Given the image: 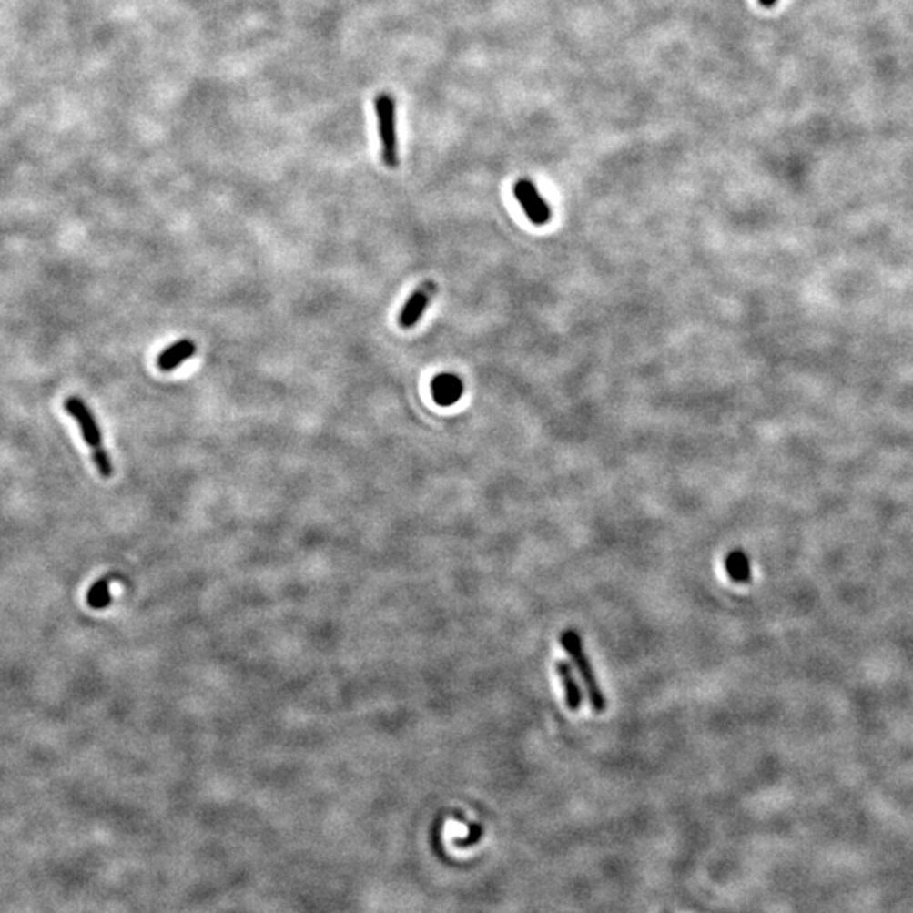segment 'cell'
I'll use <instances>...</instances> for the list:
<instances>
[{"mask_svg":"<svg viewBox=\"0 0 913 913\" xmlns=\"http://www.w3.org/2000/svg\"><path fill=\"white\" fill-rule=\"evenodd\" d=\"M759 4H761L763 7H773V5L776 4V0H759Z\"/></svg>","mask_w":913,"mask_h":913,"instance_id":"7c38bea8","label":"cell"},{"mask_svg":"<svg viewBox=\"0 0 913 913\" xmlns=\"http://www.w3.org/2000/svg\"><path fill=\"white\" fill-rule=\"evenodd\" d=\"M463 394V382L455 374H439L431 380V396L439 406H451L457 403Z\"/></svg>","mask_w":913,"mask_h":913,"instance_id":"8992f818","label":"cell"},{"mask_svg":"<svg viewBox=\"0 0 913 913\" xmlns=\"http://www.w3.org/2000/svg\"><path fill=\"white\" fill-rule=\"evenodd\" d=\"M195 352H197L195 342H191L188 339L178 340V342L169 345L157 356V368L165 372H171V370L178 369L185 360L195 356Z\"/></svg>","mask_w":913,"mask_h":913,"instance_id":"52a82bcc","label":"cell"},{"mask_svg":"<svg viewBox=\"0 0 913 913\" xmlns=\"http://www.w3.org/2000/svg\"><path fill=\"white\" fill-rule=\"evenodd\" d=\"M374 110L380 129V157L388 167L400 163L398 155V132H396V100L390 94H380L374 100Z\"/></svg>","mask_w":913,"mask_h":913,"instance_id":"7a4b0ae2","label":"cell"},{"mask_svg":"<svg viewBox=\"0 0 913 913\" xmlns=\"http://www.w3.org/2000/svg\"><path fill=\"white\" fill-rule=\"evenodd\" d=\"M65 410L66 413L75 418L76 425L80 427V431H82V437H84L85 443L92 449V451H96L102 447V431H100V427L96 423V418L92 410L86 406L82 398L78 396H70L65 400Z\"/></svg>","mask_w":913,"mask_h":913,"instance_id":"3957f363","label":"cell"},{"mask_svg":"<svg viewBox=\"0 0 913 913\" xmlns=\"http://www.w3.org/2000/svg\"><path fill=\"white\" fill-rule=\"evenodd\" d=\"M431 293H433V286L431 283H427L423 288H418L415 293L408 298V301L404 303L401 313L398 317L401 329H413L416 323L423 319L428 305H430V299H431Z\"/></svg>","mask_w":913,"mask_h":913,"instance_id":"5b68a950","label":"cell"},{"mask_svg":"<svg viewBox=\"0 0 913 913\" xmlns=\"http://www.w3.org/2000/svg\"><path fill=\"white\" fill-rule=\"evenodd\" d=\"M555 672H557L558 678L562 682V687H563V694H565V705L569 707L570 711H579L582 707V702H583V695H582V688L577 682V678L573 676V670L572 666L567 662H557L555 664Z\"/></svg>","mask_w":913,"mask_h":913,"instance_id":"ba28073f","label":"cell"},{"mask_svg":"<svg viewBox=\"0 0 913 913\" xmlns=\"http://www.w3.org/2000/svg\"><path fill=\"white\" fill-rule=\"evenodd\" d=\"M560 644H562V648L565 650V653L569 654L572 664H575V668L579 670L582 684H583V687L587 690V695H589V700H591V705H593V711L604 712L605 707H607L604 694H603L601 685H599V682H597V676L593 674L591 660H589V658H587V654H585L581 636H579L575 631L567 629V631H563V633L560 634Z\"/></svg>","mask_w":913,"mask_h":913,"instance_id":"6da1fadb","label":"cell"},{"mask_svg":"<svg viewBox=\"0 0 913 913\" xmlns=\"http://www.w3.org/2000/svg\"><path fill=\"white\" fill-rule=\"evenodd\" d=\"M92 459H94L96 471L100 472V475L104 479H110L112 474H114V465H112V461H110L107 451H104V447H100L96 451H92Z\"/></svg>","mask_w":913,"mask_h":913,"instance_id":"8fae6325","label":"cell"},{"mask_svg":"<svg viewBox=\"0 0 913 913\" xmlns=\"http://www.w3.org/2000/svg\"><path fill=\"white\" fill-rule=\"evenodd\" d=\"M514 195L522 205L524 214L528 215V218L533 224L542 226V224L548 222L550 208L530 179H520L514 185Z\"/></svg>","mask_w":913,"mask_h":913,"instance_id":"277c9868","label":"cell"},{"mask_svg":"<svg viewBox=\"0 0 913 913\" xmlns=\"http://www.w3.org/2000/svg\"><path fill=\"white\" fill-rule=\"evenodd\" d=\"M724 567H725V573L729 575V579L735 583H746L751 579L749 558L743 550L729 552L725 562H724Z\"/></svg>","mask_w":913,"mask_h":913,"instance_id":"9c48e42d","label":"cell"},{"mask_svg":"<svg viewBox=\"0 0 913 913\" xmlns=\"http://www.w3.org/2000/svg\"><path fill=\"white\" fill-rule=\"evenodd\" d=\"M112 603V595H110V581L108 577H104L100 581H96L90 589H88V593H86V604L90 605L92 609L96 611H102L106 609Z\"/></svg>","mask_w":913,"mask_h":913,"instance_id":"30bf717a","label":"cell"}]
</instances>
